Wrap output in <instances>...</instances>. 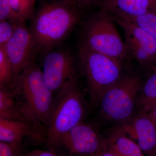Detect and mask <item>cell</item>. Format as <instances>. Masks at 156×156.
<instances>
[{"label": "cell", "mask_w": 156, "mask_h": 156, "mask_svg": "<svg viewBox=\"0 0 156 156\" xmlns=\"http://www.w3.org/2000/svg\"><path fill=\"white\" fill-rule=\"evenodd\" d=\"M82 9L76 0H56L42 7L30 29L36 49L47 53L53 50L78 24Z\"/></svg>", "instance_id": "obj_1"}, {"label": "cell", "mask_w": 156, "mask_h": 156, "mask_svg": "<svg viewBox=\"0 0 156 156\" xmlns=\"http://www.w3.org/2000/svg\"><path fill=\"white\" fill-rule=\"evenodd\" d=\"M140 83L138 75L122 77L101 96L98 105L101 116L120 126L130 121L135 115Z\"/></svg>", "instance_id": "obj_6"}, {"label": "cell", "mask_w": 156, "mask_h": 156, "mask_svg": "<svg viewBox=\"0 0 156 156\" xmlns=\"http://www.w3.org/2000/svg\"><path fill=\"white\" fill-rule=\"evenodd\" d=\"M3 20H9L15 23L22 20L12 9L9 0H0V21Z\"/></svg>", "instance_id": "obj_20"}, {"label": "cell", "mask_w": 156, "mask_h": 156, "mask_svg": "<svg viewBox=\"0 0 156 156\" xmlns=\"http://www.w3.org/2000/svg\"><path fill=\"white\" fill-rule=\"evenodd\" d=\"M85 104L77 81L57 93L45 126L46 142L51 151L65 134L83 121Z\"/></svg>", "instance_id": "obj_3"}, {"label": "cell", "mask_w": 156, "mask_h": 156, "mask_svg": "<svg viewBox=\"0 0 156 156\" xmlns=\"http://www.w3.org/2000/svg\"><path fill=\"white\" fill-rule=\"evenodd\" d=\"M113 17L115 22L124 31L125 34L134 39L145 49L156 62V40L145 30L135 23L117 17Z\"/></svg>", "instance_id": "obj_15"}, {"label": "cell", "mask_w": 156, "mask_h": 156, "mask_svg": "<svg viewBox=\"0 0 156 156\" xmlns=\"http://www.w3.org/2000/svg\"><path fill=\"white\" fill-rule=\"evenodd\" d=\"M119 126L130 138L137 141L147 156H156V126L147 114L140 111Z\"/></svg>", "instance_id": "obj_10"}, {"label": "cell", "mask_w": 156, "mask_h": 156, "mask_svg": "<svg viewBox=\"0 0 156 156\" xmlns=\"http://www.w3.org/2000/svg\"><path fill=\"white\" fill-rule=\"evenodd\" d=\"M36 0H27V5H28V12L30 16L31 15L33 10L34 5Z\"/></svg>", "instance_id": "obj_27"}, {"label": "cell", "mask_w": 156, "mask_h": 156, "mask_svg": "<svg viewBox=\"0 0 156 156\" xmlns=\"http://www.w3.org/2000/svg\"><path fill=\"white\" fill-rule=\"evenodd\" d=\"M79 56L90 102L96 106L104 92L123 76L122 62L101 53L83 49H79Z\"/></svg>", "instance_id": "obj_5"}, {"label": "cell", "mask_w": 156, "mask_h": 156, "mask_svg": "<svg viewBox=\"0 0 156 156\" xmlns=\"http://www.w3.org/2000/svg\"><path fill=\"white\" fill-rule=\"evenodd\" d=\"M5 46L12 65L14 80L32 59L33 51L36 49L30 30L24 21L17 23L14 34Z\"/></svg>", "instance_id": "obj_9"}, {"label": "cell", "mask_w": 156, "mask_h": 156, "mask_svg": "<svg viewBox=\"0 0 156 156\" xmlns=\"http://www.w3.org/2000/svg\"><path fill=\"white\" fill-rule=\"evenodd\" d=\"M77 4L82 9L92 5L100 0H76Z\"/></svg>", "instance_id": "obj_25"}, {"label": "cell", "mask_w": 156, "mask_h": 156, "mask_svg": "<svg viewBox=\"0 0 156 156\" xmlns=\"http://www.w3.org/2000/svg\"><path fill=\"white\" fill-rule=\"evenodd\" d=\"M42 71L53 93H58L77 81L74 59L68 50H53L48 52Z\"/></svg>", "instance_id": "obj_8"}, {"label": "cell", "mask_w": 156, "mask_h": 156, "mask_svg": "<svg viewBox=\"0 0 156 156\" xmlns=\"http://www.w3.org/2000/svg\"><path fill=\"white\" fill-rule=\"evenodd\" d=\"M125 43L128 53L136 58L140 64L144 67H149L156 62L153 58L134 39L125 35Z\"/></svg>", "instance_id": "obj_17"}, {"label": "cell", "mask_w": 156, "mask_h": 156, "mask_svg": "<svg viewBox=\"0 0 156 156\" xmlns=\"http://www.w3.org/2000/svg\"><path fill=\"white\" fill-rule=\"evenodd\" d=\"M0 118L25 122L46 135L43 125L31 119L23 111L11 87L0 88Z\"/></svg>", "instance_id": "obj_13"}, {"label": "cell", "mask_w": 156, "mask_h": 156, "mask_svg": "<svg viewBox=\"0 0 156 156\" xmlns=\"http://www.w3.org/2000/svg\"><path fill=\"white\" fill-rule=\"evenodd\" d=\"M97 156H118L114 154L105 150L100 153Z\"/></svg>", "instance_id": "obj_28"}, {"label": "cell", "mask_w": 156, "mask_h": 156, "mask_svg": "<svg viewBox=\"0 0 156 156\" xmlns=\"http://www.w3.org/2000/svg\"><path fill=\"white\" fill-rule=\"evenodd\" d=\"M105 148V138L83 121L65 134L52 151L62 150L68 156H97Z\"/></svg>", "instance_id": "obj_7"}, {"label": "cell", "mask_w": 156, "mask_h": 156, "mask_svg": "<svg viewBox=\"0 0 156 156\" xmlns=\"http://www.w3.org/2000/svg\"><path fill=\"white\" fill-rule=\"evenodd\" d=\"M112 16L101 8L87 20L82 32L80 48L91 50L122 61L128 54Z\"/></svg>", "instance_id": "obj_4"}, {"label": "cell", "mask_w": 156, "mask_h": 156, "mask_svg": "<svg viewBox=\"0 0 156 156\" xmlns=\"http://www.w3.org/2000/svg\"><path fill=\"white\" fill-rule=\"evenodd\" d=\"M27 137L37 143L46 140V136L28 123L0 118V141L9 143H22Z\"/></svg>", "instance_id": "obj_12"}, {"label": "cell", "mask_w": 156, "mask_h": 156, "mask_svg": "<svg viewBox=\"0 0 156 156\" xmlns=\"http://www.w3.org/2000/svg\"><path fill=\"white\" fill-rule=\"evenodd\" d=\"M17 23L9 20L0 21V46L5 44L11 39Z\"/></svg>", "instance_id": "obj_21"}, {"label": "cell", "mask_w": 156, "mask_h": 156, "mask_svg": "<svg viewBox=\"0 0 156 156\" xmlns=\"http://www.w3.org/2000/svg\"><path fill=\"white\" fill-rule=\"evenodd\" d=\"M148 116L152 121V122L154 123L156 126V107L153 109L150 112L147 113Z\"/></svg>", "instance_id": "obj_26"}, {"label": "cell", "mask_w": 156, "mask_h": 156, "mask_svg": "<svg viewBox=\"0 0 156 156\" xmlns=\"http://www.w3.org/2000/svg\"><path fill=\"white\" fill-rule=\"evenodd\" d=\"M23 156H59L52 151H44L36 150L24 155Z\"/></svg>", "instance_id": "obj_24"}, {"label": "cell", "mask_w": 156, "mask_h": 156, "mask_svg": "<svg viewBox=\"0 0 156 156\" xmlns=\"http://www.w3.org/2000/svg\"><path fill=\"white\" fill-rule=\"evenodd\" d=\"M105 150L118 156H147L119 126L105 138Z\"/></svg>", "instance_id": "obj_14"}, {"label": "cell", "mask_w": 156, "mask_h": 156, "mask_svg": "<svg viewBox=\"0 0 156 156\" xmlns=\"http://www.w3.org/2000/svg\"><path fill=\"white\" fill-rule=\"evenodd\" d=\"M13 10L19 15L21 20L29 17L27 0H9Z\"/></svg>", "instance_id": "obj_23"}, {"label": "cell", "mask_w": 156, "mask_h": 156, "mask_svg": "<svg viewBox=\"0 0 156 156\" xmlns=\"http://www.w3.org/2000/svg\"><path fill=\"white\" fill-rule=\"evenodd\" d=\"M12 87L27 115L46 126L54 102L53 92L33 59L15 78Z\"/></svg>", "instance_id": "obj_2"}, {"label": "cell", "mask_w": 156, "mask_h": 156, "mask_svg": "<svg viewBox=\"0 0 156 156\" xmlns=\"http://www.w3.org/2000/svg\"><path fill=\"white\" fill-rule=\"evenodd\" d=\"M14 81L12 65L5 45L0 46V88L10 87Z\"/></svg>", "instance_id": "obj_18"}, {"label": "cell", "mask_w": 156, "mask_h": 156, "mask_svg": "<svg viewBox=\"0 0 156 156\" xmlns=\"http://www.w3.org/2000/svg\"><path fill=\"white\" fill-rule=\"evenodd\" d=\"M22 143H9L0 141V156H23Z\"/></svg>", "instance_id": "obj_22"}, {"label": "cell", "mask_w": 156, "mask_h": 156, "mask_svg": "<svg viewBox=\"0 0 156 156\" xmlns=\"http://www.w3.org/2000/svg\"><path fill=\"white\" fill-rule=\"evenodd\" d=\"M137 106L140 111L146 113L156 107V72L151 76L142 86L137 98Z\"/></svg>", "instance_id": "obj_16"}, {"label": "cell", "mask_w": 156, "mask_h": 156, "mask_svg": "<svg viewBox=\"0 0 156 156\" xmlns=\"http://www.w3.org/2000/svg\"><path fill=\"white\" fill-rule=\"evenodd\" d=\"M101 8L117 17L156 14V0H103Z\"/></svg>", "instance_id": "obj_11"}, {"label": "cell", "mask_w": 156, "mask_h": 156, "mask_svg": "<svg viewBox=\"0 0 156 156\" xmlns=\"http://www.w3.org/2000/svg\"><path fill=\"white\" fill-rule=\"evenodd\" d=\"M117 18L135 23L145 30L156 41V14H147L135 17H124Z\"/></svg>", "instance_id": "obj_19"}]
</instances>
